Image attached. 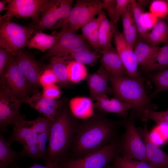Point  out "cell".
Wrapping results in <instances>:
<instances>
[{
	"mask_svg": "<svg viewBox=\"0 0 168 168\" xmlns=\"http://www.w3.org/2000/svg\"><path fill=\"white\" fill-rule=\"evenodd\" d=\"M152 1L151 0H137V2L139 6L143 9V8L150 5Z\"/></svg>",
	"mask_w": 168,
	"mask_h": 168,
	"instance_id": "681fc988",
	"label": "cell"
},
{
	"mask_svg": "<svg viewBox=\"0 0 168 168\" xmlns=\"http://www.w3.org/2000/svg\"><path fill=\"white\" fill-rule=\"evenodd\" d=\"M101 53V65L110 75H126V69L116 49L112 47L107 50L102 51Z\"/></svg>",
	"mask_w": 168,
	"mask_h": 168,
	"instance_id": "ffe728a7",
	"label": "cell"
},
{
	"mask_svg": "<svg viewBox=\"0 0 168 168\" xmlns=\"http://www.w3.org/2000/svg\"><path fill=\"white\" fill-rule=\"evenodd\" d=\"M30 121L34 130L39 134L49 130L52 122L46 118L41 117Z\"/></svg>",
	"mask_w": 168,
	"mask_h": 168,
	"instance_id": "f35d334b",
	"label": "cell"
},
{
	"mask_svg": "<svg viewBox=\"0 0 168 168\" xmlns=\"http://www.w3.org/2000/svg\"><path fill=\"white\" fill-rule=\"evenodd\" d=\"M104 168H109L107 166H106Z\"/></svg>",
	"mask_w": 168,
	"mask_h": 168,
	"instance_id": "f5cc1de1",
	"label": "cell"
},
{
	"mask_svg": "<svg viewBox=\"0 0 168 168\" xmlns=\"http://www.w3.org/2000/svg\"><path fill=\"white\" fill-rule=\"evenodd\" d=\"M11 144L6 140L4 134L0 133V168H8L16 166L17 160L21 157L20 152L12 150Z\"/></svg>",
	"mask_w": 168,
	"mask_h": 168,
	"instance_id": "cb8c5ba5",
	"label": "cell"
},
{
	"mask_svg": "<svg viewBox=\"0 0 168 168\" xmlns=\"http://www.w3.org/2000/svg\"><path fill=\"white\" fill-rule=\"evenodd\" d=\"M149 77L155 87L150 96L151 98L161 92L168 90V67L157 71Z\"/></svg>",
	"mask_w": 168,
	"mask_h": 168,
	"instance_id": "1f68e13d",
	"label": "cell"
},
{
	"mask_svg": "<svg viewBox=\"0 0 168 168\" xmlns=\"http://www.w3.org/2000/svg\"><path fill=\"white\" fill-rule=\"evenodd\" d=\"M135 113L132 110L125 119V131L120 138V156L127 159L147 162L144 142L135 126Z\"/></svg>",
	"mask_w": 168,
	"mask_h": 168,
	"instance_id": "8992f818",
	"label": "cell"
},
{
	"mask_svg": "<svg viewBox=\"0 0 168 168\" xmlns=\"http://www.w3.org/2000/svg\"><path fill=\"white\" fill-rule=\"evenodd\" d=\"M15 56L8 50L0 49V76L3 74L12 58Z\"/></svg>",
	"mask_w": 168,
	"mask_h": 168,
	"instance_id": "b9f144b4",
	"label": "cell"
},
{
	"mask_svg": "<svg viewBox=\"0 0 168 168\" xmlns=\"http://www.w3.org/2000/svg\"><path fill=\"white\" fill-rule=\"evenodd\" d=\"M154 121L159 126L162 127L168 130V110L166 111H156L149 109L145 113L143 122L147 123L149 120Z\"/></svg>",
	"mask_w": 168,
	"mask_h": 168,
	"instance_id": "d6a6232c",
	"label": "cell"
},
{
	"mask_svg": "<svg viewBox=\"0 0 168 168\" xmlns=\"http://www.w3.org/2000/svg\"><path fill=\"white\" fill-rule=\"evenodd\" d=\"M165 168H168V167H166Z\"/></svg>",
	"mask_w": 168,
	"mask_h": 168,
	"instance_id": "db71d44e",
	"label": "cell"
},
{
	"mask_svg": "<svg viewBox=\"0 0 168 168\" xmlns=\"http://www.w3.org/2000/svg\"></svg>",
	"mask_w": 168,
	"mask_h": 168,
	"instance_id": "11a10c76",
	"label": "cell"
},
{
	"mask_svg": "<svg viewBox=\"0 0 168 168\" xmlns=\"http://www.w3.org/2000/svg\"><path fill=\"white\" fill-rule=\"evenodd\" d=\"M105 15L102 11L97 18H94L81 28V35L84 39L91 32L99 29L101 22Z\"/></svg>",
	"mask_w": 168,
	"mask_h": 168,
	"instance_id": "d590c367",
	"label": "cell"
},
{
	"mask_svg": "<svg viewBox=\"0 0 168 168\" xmlns=\"http://www.w3.org/2000/svg\"><path fill=\"white\" fill-rule=\"evenodd\" d=\"M30 24L23 26L11 19H0V47L5 49L15 56L20 49L27 47L30 39L35 34Z\"/></svg>",
	"mask_w": 168,
	"mask_h": 168,
	"instance_id": "277c9868",
	"label": "cell"
},
{
	"mask_svg": "<svg viewBox=\"0 0 168 168\" xmlns=\"http://www.w3.org/2000/svg\"><path fill=\"white\" fill-rule=\"evenodd\" d=\"M130 0H116L115 17L114 22L116 24L121 17L129 4Z\"/></svg>",
	"mask_w": 168,
	"mask_h": 168,
	"instance_id": "f6af8a7d",
	"label": "cell"
},
{
	"mask_svg": "<svg viewBox=\"0 0 168 168\" xmlns=\"http://www.w3.org/2000/svg\"><path fill=\"white\" fill-rule=\"evenodd\" d=\"M49 130L39 134L37 140V146L40 159L45 163L47 155V147L46 145L48 141Z\"/></svg>",
	"mask_w": 168,
	"mask_h": 168,
	"instance_id": "8d00e7d4",
	"label": "cell"
},
{
	"mask_svg": "<svg viewBox=\"0 0 168 168\" xmlns=\"http://www.w3.org/2000/svg\"><path fill=\"white\" fill-rule=\"evenodd\" d=\"M101 56V54L94 50L90 49H84L71 54L68 57L84 65L93 66Z\"/></svg>",
	"mask_w": 168,
	"mask_h": 168,
	"instance_id": "4dcf8cb0",
	"label": "cell"
},
{
	"mask_svg": "<svg viewBox=\"0 0 168 168\" xmlns=\"http://www.w3.org/2000/svg\"><path fill=\"white\" fill-rule=\"evenodd\" d=\"M84 39L89 44L94 50L101 53L102 49L100 43L99 29L91 32Z\"/></svg>",
	"mask_w": 168,
	"mask_h": 168,
	"instance_id": "7bdbcfd3",
	"label": "cell"
},
{
	"mask_svg": "<svg viewBox=\"0 0 168 168\" xmlns=\"http://www.w3.org/2000/svg\"><path fill=\"white\" fill-rule=\"evenodd\" d=\"M144 78H131L124 76L110 75L112 93L114 97L129 105L135 116L142 121L146 111L154 110L150 102L152 98L146 93Z\"/></svg>",
	"mask_w": 168,
	"mask_h": 168,
	"instance_id": "3957f363",
	"label": "cell"
},
{
	"mask_svg": "<svg viewBox=\"0 0 168 168\" xmlns=\"http://www.w3.org/2000/svg\"><path fill=\"white\" fill-rule=\"evenodd\" d=\"M120 156V138L102 148L80 158H67L58 163L61 168H104Z\"/></svg>",
	"mask_w": 168,
	"mask_h": 168,
	"instance_id": "5b68a950",
	"label": "cell"
},
{
	"mask_svg": "<svg viewBox=\"0 0 168 168\" xmlns=\"http://www.w3.org/2000/svg\"><path fill=\"white\" fill-rule=\"evenodd\" d=\"M165 2H166V3L167 4V6L168 8V0H165ZM165 19H166L167 21V22H168V13L165 18Z\"/></svg>",
	"mask_w": 168,
	"mask_h": 168,
	"instance_id": "816d5d0a",
	"label": "cell"
},
{
	"mask_svg": "<svg viewBox=\"0 0 168 168\" xmlns=\"http://www.w3.org/2000/svg\"><path fill=\"white\" fill-rule=\"evenodd\" d=\"M15 61L32 90L40 86L39 77L46 68L29 52L23 49L18 51L15 56Z\"/></svg>",
	"mask_w": 168,
	"mask_h": 168,
	"instance_id": "5bb4252c",
	"label": "cell"
},
{
	"mask_svg": "<svg viewBox=\"0 0 168 168\" xmlns=\"http://www.w3.org/2000/svg\"><path fill=\"white\" fill-rule=\"evenodd\" d=\"M138 30L134 23L126 30H123V35L127 42L133 48L137 41Z\"/></svg>",
	"mask_w": 168,
	"mask_h": 168,
	"instance_id": "ab89813d",
	"label": "cell"
},
{
	"mask_svg": "<svg viewBox=\"0 0 168 168\" xmlns=\"http://www.w3.org/2000/svg\"><path fill=\"white\" fill-rule=\"evenodd\" d=\"M149 12L159 18H165L168 12V8L165 0L152 1L149 6Z\"/></svg>",
	"mask_w": 168,
	"mask_h": 168,
	"instance_id": "e575fe53",
	"label": "cell"
},
{
	"mask_svg": "<svg viewBox=\"0 0 168 168\" xmlns=\"http://www.w3.org/2000/svg\"><path fill=\"white\" fill-rule=\"evenodd\" d=\"M117 124L101 112L78 123L70 150L72 157L80 158L98 150L118 137Z\"/></svg>",
	"mask_w": 168,
	"mask_h": 168,
	"instance_id": "6da1fadb",
	"label": "cell"
},
{
	"mask_svg": "<svg viewBox=\"0 0 168 168\" xmlns=\"http://www.w3.org/2000/svg\"><path fill=\"white\" fill-rule=\"evenodd\" d=\"M67 101L50 125L45 163H58L67 158L73 142L78 123L72 114Z\"/></svg>",
	"mask_w": 168,
	"mask_h": 168,
	"instance_id": "7a4b0ae2",
	"label": "cell"
},
{
	"mask_svg": "<svg viewBox=\"0 0 168 168\" xmlns=\"http://www.w3.org/2000/svg\"><path fill=\"white\" fill-rule=\"evenodd\" d=\"M91 98L84 97H77L72 99L68 103L70 110L76 118L82 120L88 118L95 114Z\"/></svg>",
	"mask_w": 168,
	"mask_h": 168,
	"instance_id": "44dd1931",
	"label": "cell"
},
{
	"mask_svg": "<svg viewBox=\"0 0 168 168\" xmlns=\"http://www.w3.org/2000/svg\"><path fill=\"white\" fill-rule=\"evenodd\" d=\"M68 58L54 56L49 58V61L46 67L51 69L56 75L58 83L63 88L72 86L71 82L68 80L67 66Z\"/></svg>",
	"mask_w": 168,
	"mask_h": 168,
	"instance_id": "7402d4cb",
	"label": "cell"
},
{
	"mask_svg": "<svg viewBox=\"0 0 168 168\" xmlns=\"http://www.w3.org/2000/svg\"><path fill=\"white\" fill-rule=\"evenodd\" d=\"M94 106L100 112L116 114L125 120L128 118V111L131 109V106L127 103L115 97L109 98L107 96L98 99Z\"/></svg>",
	"mask_w": 168,
	"mask_h": 168,
	"instance_id": "d6986e66",
	"label": "cell"
},
{
	"mask_svg": "<svg viewBox=\"0 0 168 168\" xmlns=\"http://www.w3.org/2000/svg\"><path fill=\"white\" fill-rule=\"evenodd\" d=\"M137 129L145 145L147 163L152 168L168 167V155L152 141L146 123L143 128Z\"/></svg>",
	"mask_w": 168,
	"mask_h": 168,
	"instance_id": "e0dca14e",
	"label": "cell"
},
{
	"mask_svg": "<svg viewBox=\"0 0 168 168\" xmlns=\"http://www.w3.org/2000/svg\"><path fill=\"white\" fill-rule=\"evenodd\" d=\"M159 19L143 41L154 46L161 43L168 42V26L165 18Z\"/></svg>",
	"mask_w": 168,
	"mask_h": 168,
	"instance_id": "d4e9b609",
	"label": "cell"
},
{
	"mask_svg": "<svg viewBox=\"0 0 168 168\" xmlns=\"http://www.w3.org/2000/svg\"><path fill=\"white\" fill-rule=\"evenodd\" d=\"M160 47L147 44L141 39L136 41L133 51L138 66L142 68L150 61Z\"/></svg>",
	"mask_w": 168,
	"mask_h": 168,
	"instance_id": "603a6c76",
	"label": "cell"
},
{
	"mask_svg": "<svg viewBox=\"0 0 168 168\" xmlns=\"http://www.w3.org/2000/svg\"><path fill=\"white\" fill-rule=\"evenodd\" d=\"M10 168H19L16 166L11 167ZM28 168H61L58 163L56 162H48L45 163V166H42L35 164L33 166Z\"/></svg>",
	"mask_w": 168,
	"mask_h": 168,
	"instance_id": "c3c4849f",
	"label": "cell"
},
{
	"mask_svg": "<svg viewBox=\"0 0 168 168\" xmlns=\"http://www.w3.org/2000/svg\"><path fill=\"white\" fill-rule=\"evenodd\" d=\"M116 6V0H102L103 8L106 10L110 20L114 23L115 17Z\"/></svg>",
	"mask_w": 168,
	"mask_h": 168,
	"instance_id": "ee69618b",
	"label": "cell"
},
{
	"mask_svg": "<svg viewBox=\"0 0 168 168\" xmlns=\"http://www.w3.org/2000/svg\"><path fill=\"white\" fill-rule=\"evenodd\" d=\"M114 36L116 49L126 70V76L131 78L139 77L133 48L128 44L123 33L119 31H115Z\"/></svg>",
	"mask_w": 168,
	"mask_h": 168,
	"instance_id": "9a60e30c",
	"label": "cell"
},
{
	"mask_svg": "<svg viewBox=\"0 0 168 168\" xmlns=\"http://www.w3.org/2000/svg\"><path fill=\"white\" fill-rule=\"evenodd\" d=\"M110 78V74L101 65L96 71L88 75L86 79L92 100L96 101L112 93L111 87L108 86Z\"/></svg>",
	"mask_w": 168,
	"mask_h": 168,
	"instance_id": "ac0fdd59",
	"label": "cell"
},
{
	"mask_svg": "<svg viewBox=\"0 0 168 168\" xmlns=\"http://www.w3.org/2000/svg\"><path fill=\"white\" fill-rule=\"evenodd\" d=\"M15 56L0 77V90L8 93L22 103H26L31 96L32 90L17 64Z\"/></svg>",
	"mask_w": 168,
	"mask_h": 168,
	"instance_id": "52a82bcc",
	"label": "cell"
},
{
	"mask_svg": "<svg viewBox=\"0 0 168 168\" xmlns=\"http://www.w3.org/2000/svg\"><path fill=\"white\" fill-rule=\"evenodd\" d=\"M168 67V42L160 47L150 61L142 69L145 72H149Z\"/></svg>",
	"mask_w": 168,
	"mask_h": 168,
	"instance_id": "83f0119b",
	"label": "cell"
},
{
	"mask_svg": "<svg viewBox=\"0 0 168 168\" xmlns=\"http://www.w3.org/2000/svg\"><path fill=\"white\" fill-rule=\"evenodd\" d=\"M114 24L108 19L105 15L101 22L99 29V35L102 51H105L112 47L111 42L115 31Z\"/></svg>",
	"mask_w": 168,
	"mask_h": 168,
	"instance_id": "4316f807",
	"label": "cell"
},
{
	"mask_svg": "<svg viewBox=\"0 0 168 168\" xmlns=\"http://www.w3.org/2000/svg\"><path fill=\"white\" fill-rule=\"evenodd\" d=\"M57 36L58 33L50 35L42 32H36L29 40L27 47L30 49H35L45 52L53 46Z\"/></svg>",
	"mask_w": 168,
	"mask_h": 168,
	"instance_id": "484cf974",
	"label": "cell"
},
{
	"mask_svg": "<svg viewBox=\"0 0 168 168\" xmlns=\"http://www.w3.org/2000/svg\"><path fill=\"white\" fill-rule=\"evenodd\" d=\"M9 0H4L0 1V12L3 11L7 10V8L6 7V4H8Z\"/></svg>",
	"mask_w": 168,
	"mask_h": 168,
	"instance_id": "f907efd6",
	"label": "cell"
},
{
	"mask_svg": "<svg viewBox=\"0 0 168 168\" xmlns=\"http://www.w3.org/2000/svg\"><path fill=\"white\" fill-rule=\"evenodd\" d=\"M143 19L144 24L148 30L152 29L159 20L158 17L150 12H144Z\"/></svg>",
	"mask_w": 168,
	"mask_h": 168,
	"instance_id": "bcb514c9",
	"label": "cell"
},
{
	"mask_svg": "<svg viewBox=\"0 0 168 168\" xmlns=\"http://www.w3.org/2000/svg\"><path fill=\"white\" fill-rule=\"evenodd\" d=\"M67 70L68 79L71 83L79 82L88 75L85 65L74 60L68 62Z\"/></svg>",
	"mask_w": 168,
	"mask_h": 168,
	"instance_id": "f546056e",
	"label": "cell"
},
{
	"mask_svg": "<svg viewBox=\"0 0 168 168\" xmlns=\"http://www.w3.org/2000/svg\"><path fill=\"white\" fill-rule=\"evenodd\" d=\"M39 82L40 86L43 87L49 85L56 84L58 83V80L53 71L46 67V68L39 77Z\"/></svg>",
	"mask_w": 168,
	"mask_h": 168,
	"instance_id": "74e56055",
	"label": "cell"
},
{
	"mask_svg": "<svg viewBox=\"0 0 168 168\" xmlns=\"http://www.w3.org/2000/svg\"><path fill=\"white\" fill-rule=\"evenodd\" d=\"M123 30L130 26L134 22L129 4L122 16Z\"/></svg>",
	"mask_w": 168,
	"mask_h": 168,
	"instance_id": "7dc6e473",
	"label": "cell"
},
{
	"mask_svg": "<svg viewBox=\"0 0 168 168\" xmlns=\"http://www.w3.org/2000/svg\"><path fill=\"white\" fill-rule=\"evenodd\" d=\"M113 168H152L147 162L127 159L119 156L114 160Z\"/></svg>",
	"mask_w": 168,
	"mask_h": 168,
	"instance_id": "836d02e7",
	"label": "cell"
},
{
	"mask_svg": "<svg viewBox=\"0 0 168 168\" xmlns=\"http://www.w3.org/2000/svg\"><path fill=\"white\" fill-rule=\"evenodd\" d=\"M56 40L52 48L41 57L44 60L54 56L68 58L71 54L89 49L82 35L70 30L68 24L61 27Z\"/></svg>",
	"mask_w": 168,
	"mask_h": 168,
	"instance_id": "ba28073f",
	"label": "cell"
},
{
	"mask_svg": "<svg viewBox=\"0 0 168 168\" xmlns=\"http://www.w3.org/2000/svg\"><path fill=\"white\" fill-rule=\"evenodd\" d=\"M13 126V132L7 139L8 142L11 144L18 142L22 145L21 157L26 156L34 159H40L37 146L39 134L34 130L31 121L24 119Z\"/></svg>",
	"mask_w": 168,
	"mask_h": 168,
	"instance_id": "30bf717a",
	"label": "cell"
},
{
	"mask_svg": "<svg viewBox=\"0 0 168 168\" xmlns=\"http://www.w3.org/2000/svg\"><path fill=\"white\" fill-rule=\"evenodd\" d=\"M102 0H78L71 9L65 24L75 31L102 12Z\"/></svg>",
	"mask_w": 168,
	"mask_h": 168,
	"instance_id": "8fae6325",
	"label": "cell"
},
{
	"mask_svg": "<svg viewBox=\"0 0 168 168\" xmlns=\"http://www.w3.org/2000/svg\"><path fill=\"white\" fill-rule=\"evenodd\" d=\"M129 6L134 22L137 27L140 39L143 41L149 33L143 21V11L135 0H130Z\"/></svg>",
	"mask_w": 168,
	"mask_h": 168,
	"instance_id": "f1b7e54d",
	"label": "cell"
},
{
	"mask_svg": "<svg viewBox=\"0 0 168 168\" xmlns=\"http://www.w3.org/2000/svg\"><path fill=\"white\" fill-rule=\"evenodd\" d=\"M73 2L72 0H58L54 6L41 14L37 21H32L30 25L35 33L45 30L57 28L56 23L61 20L63 25L72 8Z\"/></svg>",
	"mask_w": 168,
	"mask_h": 168,
	"instance_id": "7c38bea8",
	"label": "cell"
},
{
	"mask_svg": "<svg viewBox=\"0 0 168 168\" xmlns=\"http://www.w3.org/2000/svg\"><path fill=\"white\" fill-rule=\"evenodd\" d=\"M22 103L8 93L0 91V133L8 132L7 127L25 119L20 108Z\"/></svg>",
	"mask_w": 168,
	"mask_h": 168,
	"instance_id": "4fadbf2b",
	"label": "cell"
},
{
	"mask_svg": "<svg viewBox=\"0 0 168 168\" xmlns=\"http://www.w3.org/2000/svg\"><path fill=\"white\" fill-rule=\"evenodd\" d=\"M57 0H9L7 12L0 19H11L16 16L30 18L37 21L42 14L54 6Z\"/></svg>",
	"mask_w": 168,
	"mask_h": 168,
	"instance_id": "9c48e42d",
	"label": "cell"
},
{
	"mask_svg": "<svg viewBox=\"0 0 168 168\" xmlns=\"http://www.w3.org/2000/svg\"><path fill=\"white\" fill-rule=\"evenodd\" d=\"M42 96L50 99H58L61 95V92L58 86L53 84L43 87Z\"/></svg>",
	"mask_w": 168,
	"mask_h": 168,
	"instance_id": "60d3db41",
	"label": "cell"
},
{
	"mask_svg": "<svg viewBox=\"0 0 168 168\" xmlns=\"http://www.w3.org/2000/svg\"><path fill=\"white\" fill-rule=\"evenodd\" d=\"M66 101L46 98L42 94L36 92L29 98L26 103L52 122L61 112Z\"/></svg>",
	"mask_w": 168,
	"mask_h": 168,
	"instance_id": "2e32d148",
	"label": "cell"
}]
</instances>
